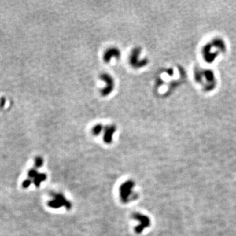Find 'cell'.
I'll return each mask as SVG.
<instances>
[{"instance_id": "cell-1", "label": "cell", "mask_w": 236, "mask_h": 236, "mask_svg": "<svg viewBox=\"0 0 236 236\" xmlns=\"http://www.w3.org/2000/svg\"><path fill=\"white\" fill-rule=\"evenodd\" d=\"M140 52H141V48L136 47L133 49L132 52L131 53L129 58L130 64L133 67L135 68H138L145 66L148 62V59L146 58H144L142 61L138 60V57Z\"/></svg>"}, {"instance_id": "cell-2", "label": "cell", "mask_w": 236, "mask_h": 236, "mask_svg": "<svg viewBox=\"0 0 236 236\" xmlns=\"http://www.w3.org/2000/svg\"><path fill=\"white\" fill-rule=\"evenodd\" d=\"M101 78L104 82H106V87L103 88L101 90V94L104 97H106L109 94H110L114 87V82L112 77L107 73H104L101 75Z\"/></svg>"}, {"instance_id": "cell-3", "label": "cell", "mask_w": 236, "mask_h": 236, "mask_svg": "<svg viewBox=\"0 0 236 236\" xmlns=\"http://www.w3.org/2000/svg\"><path fill=\"white\" fill-rule=\"evenodd\" d=\"M53 200L50 201L48 203V205L52 208H60L61 207L65 205L67 208L70 207V203L66 200L65 197L61 194H53Z\"/></svg>"}, {"instance_id": "cell-4", "label": "cell", "mask_w": 236, "mask_h": 236, "mask_svg": "<svg viewBox=\"0 0 236 236\" xmlns=\"http://www.w3.org/2000/svg\"><path fill=\"white\" fill-rule=\"evenodd\" d=\"M133 183L127 182L123 184L120 187V196L122 200L126 202L129 197L131 192H132V188L133 187Z\"/></svg>"}, {"instance_id": "cell-5", "label": "cell", "mask_w": 236, "mask_h": 236, "mask_svg": "<svg viewBox=\"0 0 236 236\" xmlns=\"http://www.w3.org/2000/svg\"><path fill=\"white\" fill-rule=\"evenodd\" d=\"M116 57V58H119L121 57L120 51L116 47H112L108 49L107 51L104 53L103 56V60L106 63L109 62L112 57Z\"/></svg>"}, {"instance_id": "cell-6", "label": "cell", "mask_w": 236, "mask_h": 236, "mask_svg": "<svg viewBox=\"0 0 236 236\" xmlns=\"http://www.w3.org/2000/svg\"><path fill=\"white\" fill-rule=\"evenodd\" d=\"M116 131V127L114 125H108L104 129V135L103 140L105 143L110 144L113 139V135Z\"/></svg>"}, {"instance_id": "cell-7", "label": "cell", "mask_w": 236, "mask_h": 236, "mask_svg": "<svg viewBox=\"0 0 236 236\" xmlns=\"http://www.w3.org/2000/svg\"><path fill=\"white\" fill-rule=\"evenodd\" d=\"M135 217L136 219H138L140 222V224L135 229V231L137 233L139 234L142 232L144 228H146L149 224V220L148 218L144 215H141L139 214H137L135 215Z\"/></svg>"}, {"instance_id": "cell-8", "label": "cell", "mask_w": 236, "mask_h": 236, "mask_svg": "<svg viewBox=\"0 0 236 236\" xmlns=\"http://www.w3.org/2000/svg\"><path fill=\"white\" fill-rule=\"evenodd\" d=\"M47 179V175L44 173H38L34 179V183L36 187H39L40 184L43 181Z\"/></svg>"}, {"instance_id": "cell-9", "label": "cell", "mask_w": 236, "mask_h": 236, "mask_svg": "<svg viewBox=\"0 0 236 236\" xmlns=\"http://www.w3.org/2000/svg\"><path fill=\"white\" fill-rule=\"evenodd\" d=\"M103 129V126L102 124H97L92 129V133L94 135H98L101 133V131Z\"/></svg>"}, {"instance_id": "cell-10", "label": "cell", "mask_w": 236, "mask_h": 236, "mask_svg": "<svg viewBox=\"0 0 236 236\" xmlns=\"http://www.w3.org/2000/svg\"><path fill=\"white\" fill-rule=\"evenodd\" d=\"M36 169H37L34 167V169H31L29 171L28 174V179L31 180V179H34L35 177L38 175V171H37V170H36Z\"/></svg>"}, {"instance_id": "cell-11", "label": "cell", "mask_w": 236, "mask_h": 236, "mask_svg": "<svg viewBox=\"0 0 236 236\" xmlns=\"http://www.w3.org/2000/svg\"><path fill=\"white\" fill-rule=\"evenodd\" d=\"M43 159L41 157H38L35 158V166L34 167L36 168H39L40 167H42L43 165Z\"/></svg>"}, {"instance_id": "cell-12", "label": "cell", "mask_w": 236, "mask_h": 236, "mask_svg": "<svg viewBox=\"0 0 236 236\" xmlns=\"http://www.w3.org/2000/svg\"><path fill=\"white\" fill-rule=\"evenodd\" d=\"M31 184V180L30 179H26L25 180L23 183H22V187L24 188H27L30 186V185Z\"/></svg>"}]
</instances>
